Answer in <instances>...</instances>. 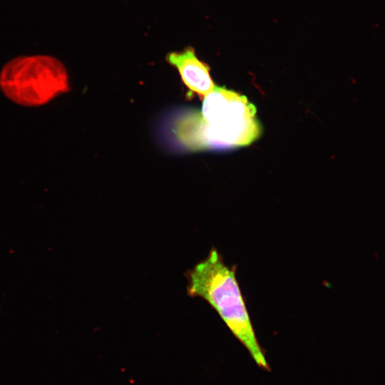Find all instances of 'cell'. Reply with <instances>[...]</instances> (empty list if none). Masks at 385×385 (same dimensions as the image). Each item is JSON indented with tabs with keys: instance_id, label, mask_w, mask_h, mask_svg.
Segmentation results:
<instances>
[{
	"instance_id": "cell-1",
	"label": "cell",
	"mask_w": 385,
	"mask_h": 385,
	"mask_svg": "<svg viewBox=\"0 0 385 385\" xmlns=\"http://www.w3.org/2000/svg\"><path fill=\"white\" fill-rule=\"evenodd\" d=\"M188 294L205 300L245 346L255 362L267 369V362L258 343L237 279L236 267L228 266L218 250L212 248L205 259L188 272Z\"/></svg>"
},
{
	"instance_id": "cell-2",
	"label": "cell",
	"mask_w": 385,
	"mask_h": 385,
	"mask_svg": "<svg viewBox=\"0 0 385 385\" xmlns=\"http://www.w3.org/2000/svg\"><path fill=\"white\" fill-rule=\"evenodd\" d=\"M201 115L206 150H223L250 145L261 135L257 110L244 96L215 87L203 100Z\"/></svg>"
},
{
	"instance_id": "cell-3",
	"label": "cell",
	"mask_w": 385,
	"mask_h": 385,
	"mask_svg": "<svg viewBox=\"0 0 385 385\" xmlns=\"http://www.w3.org/2000/svg\"><path fill=\"white\" fill-rule=\"evenodd\" d=\"M0 89L16 104L38 107L69 91L68 76L62 62L53 56H21L3 66Z\"/></svg>"
},
{
	"instance_id": "cell-4",
	"label": "cell",
	"mask_w": 385,
	"mask_h": 385,
	"mask_svg": "<svg viewBox=\"0 0 385 385\" xmlns=\"http://www.w3.org/2000/svg\"><path fill=\"white\" fill-rule=\"evenodd\" d=\"M167 120L164 132L171 147L187 152L206 150L203 119L198 110H177Z\"/></svg>"
},
{
	"instance_id": "cell-5",
	"label": "cell",
	"mask_w": 385,
	"mask_h": 385,
	"mask_svg": "<svg viewBox=\"0 0 385 385\" xmlns=\"http://www.w3.org/2000/svg\"><path fill=\"white\" fill-rule=\"evenodd\" d=\"M166 61L176 68L190 93L205 97L215 86L208 65L200 61L192 47L181 51L170 52Z\"/></svg>"
}]
</instances>
